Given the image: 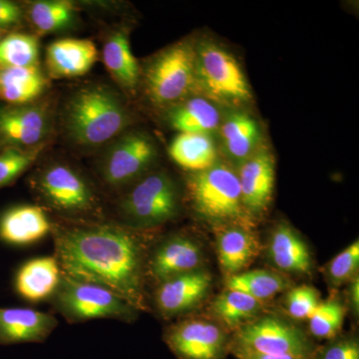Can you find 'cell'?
<instances>
[{"mask_svg": "<svg viewBox=\"0 0 359 359\" xmlns=\"http://www.w3.org/2000/svg\"><path fill=\"white\" fill-rule=\"evenodd\" d=\"M54 248L63 275L101 285L134 309H145L143 247L122 224L82 223L52 226Z\"/></svg>", "mask_w": 359, "mask_h": 359, "instance_id": "6da1fadb", "label": "cell"}, {"mask_svg": "<svg viewBox=\"0 0 359 359\" xmlns=\"http://www.w3.org/2000/svg\"><path fill=\"white\" fill-rule=\"evenodd\" d=\"M129 124L128 111L105 87L80 90L68 104L66 126L80 145H101L115 138Z\"/></svg>", "mask_w": 359, "mask_h": 359, "instance_id": "7a4b0ae2", "label": "cell"}, {"mask_svg": "<svg viewBox=\"0 0 359 359\" xmlns=\"http://www.w3.org/2000/svg\"><path fill=\"white\" fill-rule=\"evenodd\" d=\"M188 190L194 209L203 218L219 224L235 223L252 226L250 214L242 201L238 174L218 162L205 171L192 173Z\"/></svg>", "mask_w": 359, "mask_h": 359, "instance_id": "3957f363", "label": "cell"}, {"mask_svg": "<svg viewBox=\"0 0 359 359\" xmlns=\"http://www.w3.org/2000/svg\"><path fill=\"white\" fill-rule=\"evenodd\" d=\"M198 91L212 102L242 105L252 100V90L233 54L212 40L196 43Z\"/></svg>", "mask_w": 359, "mask_h": 359, "instance_id": "277c9868", "label": "cell"}, {"mask_svg": "<svg viewBox=\"0 0 359 359\" xmlns=\"http://www.w3.org/2000/svg\"><path fill=\"white\" fill-rule=\"evenodd\" d=\"M196 43L184 40L168 47L149 63L145 84L157 105H176L198 91Z\"/></svg>", "mask_w": 359, "mask_h": 359, "instance_id": "5b68a950", "label": "cell"}, {"mask_svg": "<svg viewBox=\"0 0 359 359\" xmlns=\"http://www.w3.org/2000/svg\"><path fill=\"white\" fill-rule=\"evenodd\" d=\"M52 301L56 311L72 323L93 320L131 321L137 313L131 304L106 287L65 275Z\"/></svg>", "mask_w": 359, "mask_h": 359, "instance_id": "8992f818", "label": "cell"}, {"mask_svg": "<svg viewBox=\"0 0 359 359\" xmlns=\"http://www.w3.org/2000/svg\"><path fill=\"white\" fill-rule=\"evenodd\" d=\"M313 342L299 328L276 318H264L238 328L231 340L230 351L289 355L297 359H309Z\"/></svg>", "mask_w": 359, "mask_h": 359, "instance_id": "52a82bcc", "label": "cell"}, {"mask_svg": "<svg viewBox=\"0 0 359 359\" xmlns=\"http://www.w3.org/2000/svg\"><path fill=\"white\" fill-rule=\"evenodd\" d=\"M179 196L173 180L159 172L148 175L135 184L120 204L130 224L152 226L166 223L176 216Z\"/></svg>", "mask_w": 359, "mask_h": 359, "instance_id": "ba28073f", "label": "cell"}, {"mask_svg": "<svg viewBox=\"0 0 359 359\" xmlns=\"http://www.w3.org/2000/svg\"><path fill=\"white\" fill-rule=\"evenodd\" d=\"M35 190L52 209L67 215L88 214L95 209V195L79 173L66 165L49 166L35 180Z\"/></svg>", "mask_w": 359, "mask_h": 359, "instance_id": "9c48e42d", "label": "cell"}, {"mask_svg": "<svg viewBox=\"0 0 359 359\" xmlns=\"http://www.w3.org/2000/svg\"><path fill=\"white\" fill-rule=\"evenodd\" d=\"M157 157L154 141L144 133L132 132L121 137L106 155L104 181L110 186L128 184L146 171Z\"/></svg>", "mask_w": 359, "mask_h": 359, "instance_id": "30bf717a", "label": "cell"}, {"mask_svg": "<svg viewBox=\"0 0 359 359\" xmlns=\"http://www.w3.org/2000/svg\"><path fill=\"white\" fill-rule=\"evenodd\" d=\"M165 341L178 359H226L231 340L214 323L187 320L170 327Z\"/></svg>", "mask_w": 359, "mask_h": 359, "instance_id": "8fae6325", "label": "cell"}, {"mask_svg": "<svg viewBox=\"0 0 359 359\" xmlns=\"http://www.w3.org/2000/svg\"><path fill=\"white\" fill-rule=\"evenodd\" d=\"M243 205L249 214L266 211L273 199L276 181V162L268 148L261 147L238 170Z\"/></svg>", "mask_w": 359, "mask_h": 359, "instance_id": "7c38bea8", "label": "cell"}, {"mask_svg": "<svg viewBox=\"0 0 359 359\" xmlns=\"http://www.w3.org/2000/svg\"><path fill=\"white\" fill-rule=\"evenodd\" d=\"M211 285V275L200 269L163 280L156 292L157 309L168 318L186 313L204 299Z\"/></svg>", "mask_w": 359, "mask_h": 359, "instance_id": "4fadbf2b", "label": "cell"}, {"mask_svg": "<svg viewBox=\"0 0 359 359\" xmlns=\"http://www.w3.org/2000/svg\"><path fill=\"white\" fill-rule=\"evenodd\" d=\"M53 316L26 308H0V344L43 342L57 327Z\"/></svg>", "mask_w": 359, "mask_h": 359, "instance_id": "5bb4252c", "label": "cell"}, {"mask_svg": "<svg viewBox=\"0 0 359 359\" xmlns=\"http://www.w3.org/2000/svg\"><path fill=\"white\" fill-rule=\"evenodd\" d=\"M216 229L217 252L224 273L231 276L249 268L259 252L252 226L228 223L219 224Z\"/></svg>", "mask_w": 359, "mask_h": 359, "instance_id": "9a60e30c", "label": "cell"}, {"mask_svg": "<svg viewBox=\"0 0 359 359\" xmlns=\"http://www.w3.org/2000/svg\"><path fill=\"white\" fill-rule=\"evenodd\" d=\"M52 226L39 205H15L0 217V240L18 247L32 245L51 233Z\"/></svg>", "mask_w": 359, "mask_h": 359, "instance_id": "2e32d148", "label": "cell"}, {"mask_svg": "<svg viewBox=\"0 0 359 359\" xmlns=\"http://www.w3.org/2000/svg\"><path fill=\"white\" fill-rule=\"evenodd\" d=\"M202 252L197 243L183 236L168 238L155 250L149 269L159 282L199 269Z\"/></svg>", "mask_w": 359, "mask_h": 359, "instance_id": "e0dca14e", "label": "cell"}, {"mask_svg": "<svg viewBox=\"0 0 359 359\" xmlns=\"http://www.w3.org/2000/svg\"><path fill=\"white\" fill-rule=\"evenodd\" d=\"M97 55L95 44L88 39L56 40L47 47V70L54 78L82 76L95 65Z\"/></svg>", "mask_w": 359, "mask_h": 359, "instance_id": "ac0fdd59", "label": "cell"}, {"mask_svg": "<svg viewBox=\"0 0 359 359\" xmlns=\"http://www.w3.org/2000/svg\"><path fill=\"white\" fill-rule=\"evenodd\" d=\"M62 271L54 256L29 259L15 276L18 294L27 302H41L52 299L62 280Z\"/></svg>", "mask_w": 359, "mask_h": 359, "instance_id": "d6986e66", "label": "cell"}, {"mask_svg": "<svg viewBox=\"0 0 359 359\" xmlns=\"http://www.w3.org/2000/svg\"><path fill=\"white\" fill-rule=\"evenodd\" d=\"M219 133L224 151L236 162H244L263 147L259 122L245 111H236L223 120Z\"/></svg>", "mask_w": 359, "mask_h": 359, "instance_id": "ffe728a7", "label": "cell"}, {"mask_svg": "<svg viewBox=\"0 0 359 359\" xmlns=\"http://www.w3.org/2000/svg\"><path fill=\"white\" fill-rule=\"evenodd\" d=\"M222 115L216 103L205 97H192L174 106L169 123L180 133L210 135L218 131Z\"/></svg>", "mask_w": 359, "mask_h": 359, "instance_id": "44dd1931", "label": "cell"}, {"mask_svg": "<svg viewBox=\"0 0 359 359\" xmlns=\"http://www.w3.org/2000/svg\"><path fill=\"white\" fill-rule=\"evenodd\" d=\"M0 133L15 145L32 147L47 133V117L41 108L20 107L0 113Z\"/></svg>", "mask_w": 359, "mask_h": 359, "instance_id": "7402d4cb", "label": "cell"}, {"mask_svg": "<svg viewBox=\"0 0 359 359\" xmlns=\"http://www.w3.org/2000/svg\"><path fill=\"white\" fill-rule=\"evenodd\" d=\"M269 257L276 266L287 273H308L311 268L308 245L285 224H278L271 233Z\"/></svg>", "mask_w": 359, "mask_h": 359, "instance_id": "603a6c76", "label": "cell"}, {"mask_svg": "<svg viewBox=\"0 0 359 359\" xmlns=\"http://www.w3.org/2000/svg\"><path fill=\"white\" fill-rule=\"evenodd\" d=\"M169 155L178 166L197 173L218 162L216 144L210 135L179 133L169 146Z\"/></svg>", "mask_w": 359, "mask_h": 359, "instance_id": "cb8c5ba5", "label": "cell"}, {"mask_svg": "<svg viewBox=\"0 0 359 359\" xmlns=\"http://www.w3.org/2000/svg\"><path fill=\"white\" fill-rule=\"evenodd\" d=\"M48 80L39 65L0 69V99L14 105H23L39 98Z\"/></svg>", "mask_w": 359, "mask_h": 359, "instance_id": "d4e9b609", "label": "cell"}, {"mask_svg": "<svg viewBox=\"0 0 359 359\" xmlns=\"http://www.w3.org/2000/svg\"><path fill=\"white\" fill-rule=\"evenodd\" d=\"M103 61L108 72L122 88L134 90L140 80V67L132 53L128 36L123 32L111 35L103 47Z\"/></svg>", "mask_w": 359, "mask_h": 359, "instance_id": "484cf974", "label": "cell"}, {"mask_svg": "<svg viewBox=\"0 0 359 359\" xmlns=\"http://www.w3.org/2000/svg\"><path fill=\"white\" fill-rule=\"evenodd\" d=\"M262 308V302L233 290H226L212 304V311L219 320L229 327L237 330L255 318Z\"/></svg>", "mask_w": 359, "mask_h": 359, "instance_id": "4316f807", "label": "cell"}, {"mask_svg": "<svg viewBox=\"0 0 359 359\" xmlns=\"http://www.w3.org/2000/svg\"><path fill=\"white\" fill-rule=\"evenodd\" d=\"M226 285V290L245 292L259 302L276 297L287 287L285 278L269 271H242L229 276Z\"/></svg>", "mask_w": 359, "mask_h": 359, "instance_id": "83f0119b", "label": "cell"}, {"mask_svg": "<svg viewBox=\"0 0 359 359\" xmlns=\"http://www.w3.org/2000/svg\"><path fill=\"white\" fill-rule=\"evenodd\" d=\"M39 43L36 37L13 33L0 40V69L39 65Z\"/></svg>", "mask_w": 359, "mask_h": 359, "instance_id": "f1b7e54d", "label": "cell"}, {"mask_svg": "<svg viewBox=\"0 0 359 359\" xmlns=\"http://www.w3.org/2000/svg\"><path fill=\"white\" fill-rule=\"evenodd\" d=\"M75 8L68 1H39L30 7L29 15L40 33L55 32L67 27L74 18Z\"/></svg>", "mask_w": 359, "mask_h": 359, "instance_id": "f546056e", "label": "cell"}, {"mask_svg": "<svg viewBox=\"0 0 359 359\" xmlns=\"http://www.w3.org/2000/svg\"><path fill=\"white\" fill-rule=\"evenodd\" d=\"M346 309L339 302H320L309 320V332L318 339H334L344 325Z\"/></svg>", "mask_w": 359, "mask_h": 359, "instance_id": "4dcf8cb0", "label": "cell"}, {"mask_svg": "<svg viewBox=\"0 0 359 359\" xmlns=\"http://www.w3.org/2000/svg\"><path fill=\"white\" fill-rule=\"evenodd\" d=\"M40 149L29 151L9 149L0 154V188L15 181L21 174L32 166L39 157Z\"/></svg>", "mask_w": 359, "mask_h": 359, "instance_id": "1f68e13d", "label": "cell"}, {"mask_svg": "<svg viewBox=\"0 0 359 359\" xmlns=\"http://www.w3.org/2000/svg\"><path fill=\"white\" fill-rule=\"evenodd\" d=\"M359 264V242L353 243L346 249L340 252L337 257L330 262L327 268L328 276L334 285H341L351 280Z\"/></svg>", "mask_w": 359, "mask_h": 359, "instance_id": "d6a6232c", "label": "cell"}, {"mask_svg": "<svg viewBox=\"0 0 359 359\" xmlns=\"http://www.w3.org/2000/svg\"><path fill=\"white\" fill-rule=\"evenodd\" d=\"M318 292L313 287H299L290 290L287 297L290 316L297 320H308L320 304Z\"/></svg>", "mask_w": 359, "mask_h": 359, "instance_id": "836d02e7", "label": "cell"}, {"mask_svg": "<svg viewBox=\"0 0 359 359\" xmlns=\"http://www.w3.org/2000/svg\"><path fill=\"white\" fill-rule=\"evenodd\" d=\"M332 340L327 346L314 349L309 359H359L358 339L344 337Z\"/></svg>", "mask_w": 359, "mask_h": 359, "instance_id": "e575fe53", "label": "cell"}, {"mask_svg": "<svg viewBox=\"0 0 359 359\" xmlns=\"http://www.w3.org/2000/svg\"><path fill=\"white\" fill-rule=\"evenodd\" d=\"M21 9L18 4L7 0H0V26H8L20 22Z\"/></svg>", "mask_w": 359, "mask_h": 359, "instance_id": "d590c367", "label": "cell"}, {"mask_svg": "<svg viewBox=\"0 0 359 359\" xmlns=\"http://www.w3.org/2000/svg\"><path fill=\"white\" fill-rule=\"evenodd\" d=\"M231 353L238 359H297L289 355H271L245 351H231Z\"/></svg>", "mask_w": 359, "mask_h": 359, "instance_id": "8d00e7d4", "label": "cell"}, {"mask_svg": "<svg viewBox=\"0 0 359 359\" xmlns=\"http://www.w3.org/2000/svg\"><path fill=\"white\" fill-rule=\"evenodd\" d=\"M359 283L358 278H354L353 280V283H351V301H353V308L358 311L359 308Z\"/></svg>", "mask_w": 359, "mask_h": 359, "instance_id": "74e56055", "label": "cell"}]
</instances>
